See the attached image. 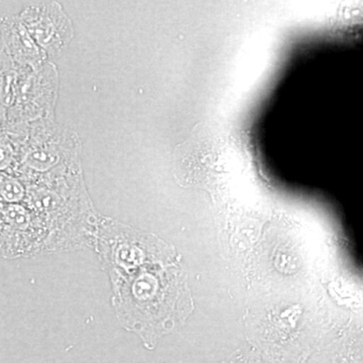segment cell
<instances>
[{
	"mask_svg": "<svg viewBox=\"0 0 363 363\" xmlns=\"http://www.w3.org/2000/svg\"><path fill=\"white\" fill-rule=\"evenodd\" d=\"M111 289L119 323L140 336L150 350L181 328L192 313L187 274L180 259L143 267Z\"/></svg>",
	"mask_w": 363,
	"mask_h": 363,
	"instance_id": "cell-1",
	"label": "cell"
},
{
	"mask_svg": "<svg viewBox=\"0 0 363 363\" xmlns=\"http://www.w3.org/2000/svg\"><path fill=\"white\" fill-rule=\"evenodd\" d=\"M25 204L45 233V253L93 247L100 214L85 188L82 171L26 184Z\"/></svg>",
	"mask_w": 363,
	"mask_h": 363,
	"instance_id": "cell-2",
	"label": "cell"
},
{
	"mask_svg": "<svg viewBox=\"0 0 363 363\" xmlns=\"http://www.w3.org/2000/svg\"><path fill=\"white\" fill-rule=\"evenodd\" d=\"M93 248L96 250L111 286L143 267L179 259L175 248L155 234L138 230L101 215Z\"/></svg>",
	"mask_w": 363,
	"mask_h": 363,
	"instance_id": "cell-3",
	"label": "cell"
},
{
	"mask_svg": "<svg viewBox=\"0 0 363 363\" xmlns=\"http://www.w3.org/2000/svg\"><path fill=\"white\" fill-rule=\"evenodd\" d=\"M33 125L21 150L16 172L20 180L26 185L81 169L78 159L80 143L75 133L50 119H40Z\"/></svg>",
	"mask_w": 363,
	"mask_h": 363,
	"instance_id": "cell-4",
	"label": "cell"
},
{
	"mask_svg": "<svg viewBox=\"0 0 363 363\" xmlns=\"http://www.w3.org/2000/svg\"><path fill=\"white\" fill-rule=\"evenodd\" d=\"M18 16L48 59L61 57L75 35L73 23L58 2H33Z\"/></svg>",
	"mask_w": 363,
	"mask_h": 363,
	"instance_id": "cell-5",
	"label": "cell"
},
{
	"mask_svg": "<svg viewBox=\"0 0 363 363\" xmlns=\"http://www.w3.org/2000/svg\"><path fill=\"white\" fill-rule=\"evenodd\" d=\"M45 233L25 204H0V255L14 259L45 253Z\"/></svg>",
	"mask_w": 363,
	"mask_h": 363,
	"instance_id": "cell-6",
	"label": "cell"
},
{
	"mask_svg": "<svg viewBox=\"0 0 363 363\" xmlns=\"http://www.w3.org/2000/svg\"><path fill=\"white\" fill-rule=\"evenodd\" d=\"M0 43L13 65L20 69L42 68L47 57L32 39L18 16L0 20Z\"/></svg>",
	"mask_w": 363,
	"mask_h": 363,
	"instance_id": "cell-7",
	"label": "cell"
},
{
	"mask_svg": "<svg viewBox=\"0 0 363 363\" xmlns=\"http://www.w3.org/2000/svg\"><path fill=\"white\" fill-rule=\"evenodd\" d=\"M7 59H9V57H7V55L6 52H4V49H2L1 43H0V66H1Z\"/></svg>",
	"mask_w": 363,
	"mask_h": 363,
	"instance_id": "cell-8",
	"label": "cell"
},
{
	"mask_svg": "<svg viewBox=\"0 0 363 363\" xmlns=\"http://www.w3.org/2000/svg\"><path fill=\"white\" fill-rule=\"evenodd\" d=\"M240 363H242V362H240Z\"/></svg>",
	"mask_w": 363,
	"mask_h": 363,
	"instance_id": "cell-9",
	"label": "cell"
}]
</instances>
